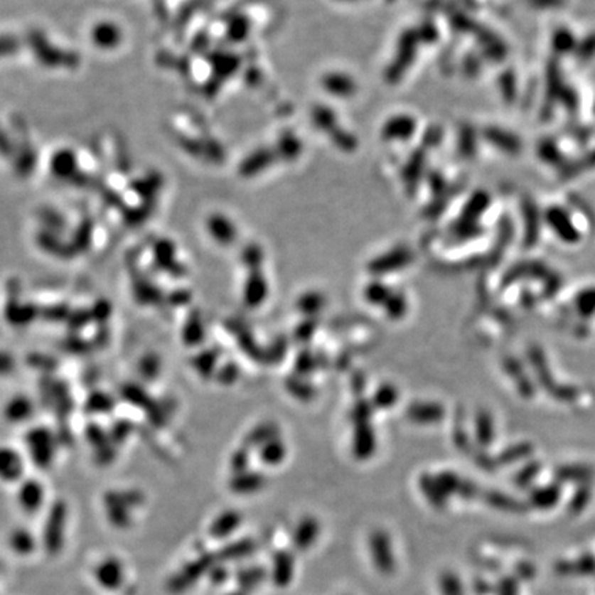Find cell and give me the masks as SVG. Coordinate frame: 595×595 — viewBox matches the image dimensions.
<instances>
[{
	"instance_id": "obj_1",
	"label": "cell",
	"mask_w": 595,
	"mask_h": 595,
	"mask_svg": "<svg viewBox=\"0 0 595 595\" xmlns=\"http://www.w3.org/2000/svg\"><path fill=\"white\" fill-rule=\"evenodd\" d=\"M370 554L376 571L383 576H390L396 571V558L389 535L383 530H375L370 536Z\"/></svg>"
},
{
	"instance_id": "obj_2",
	"label": "cell",
	"mask_w": 595,
	"mask_h": 595,
	"mask_svg": "<svg viewBox=\"0 0 595 595\" xmlns=\"http://www.w3.org/2000/svg\"><path fill=\"white\" fill-rule=\"evenodd\" d=\"M94 577L98 581V586L112 591L117 590L124 581V567L114 557L104 558L94 568Z\"/></svg>"
},
{
	"instance_id": "obj_3",
	"label": "cell",
	"mask_w": 595,
	"mask_h": 595,
	"mask_svg": "<svg viewBox=\"0 0 595 595\" xmlns=\"http://www.w3.org/2000/svg\"><path fill=\"white\" fill-rule=\"evenodd\" d=\"M294 571H295V564H294V557L291 555V552L280 551L274 555L273 564H272V572H270L274 586L286 587L294 577Z\"/></svg>"
},
{
	"instance_id": "obj_4",
	"label": "cell",
	"mask_w": 595,
	"mask_h": 595,
	"mask_svg": "<svg viewBox=\"0 0 595 595\" xmlns=\"http://www.w3.org/2000/svg\"><path fill=\"white\" fill-rule=\"evenodd\" d=\"M559 574H580V576H594L595 557L593 554H586L577 558L576 561H562L555 567Z\"/></svg>"
},
{
	"instance_id": "obj_5",
	"label": "cell",
	"mask_w": 595,
	"mask_h": 595,
	"mask_svg": "<svg viewBox=\"0 0 595 595\" xmlns=\"http://www.w3.org/2000/svg\"><path fill=\"white\" fill-rule=\"evenodd\" d=\"M318 536V524L314 520H304L292 536V545L298 550L310 549Z\"/></svg>"
},
{
	"instance_id": "obj_6",
	"label": "cell",
	"mask_w": 595,
	"mask_h": 595,
	"mask_svg": "<svg viewBox=\"0 0 595 595\" xmlns=\"http://www.w3.org/2000/svg\"><path fill=\"white\" fill-rule=\"evenodd\" d=\"M440 587L442 595H463L461 580L454 573H442L440 579Z\"/></svg>"
},
{
	"instance_id": "obj_7",
	"label": "cell",
	"mask_w": 595,
	"mask_h": 595,
	"mask_svg": "<svg viewBox=\"0 0 595 595\" xmlns=\"http://www.w3.org/2000/svg\"><path fill=\"white\" fill-rule=\"evenodd\" d=\"M237 527V518L235 517V515H232V517H225L222 521H220L218 524H215V527H214V533L217 535V536H226V535H229L230 532H233L235 528Z\"/></svg>"
},
{
	"instance_id": "obj_8",
	"label": "cell",
	"mask_w": 595,
	"mask_h": 595,
	"mask_svg": "<svg viewBox=\"0 0 595 595\" xmlns=\"http://www.w3.org/2000/svg\"><path fill=\"white\" fill-rule=\"evenodd\" d=\"M499 595H518V584L513 577H505L499 583Z\"/></svg>"
}]
</instances>
